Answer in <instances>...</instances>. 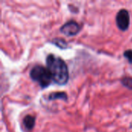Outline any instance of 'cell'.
<instances>
[{"instance_id":"obj_1","label":"cell","mask_w":132,"mask_h":132,"mask_svg":"<svg viewBox=\"0 0 132 132\" xmlns=\"http://www.w3.org/2000/svg\"><path fill=\"white\" fill-rule=\"evenodd\" d=\"M46 66L50 70L53 80L59 84L64 85L69 80V70L66 62L60 57L49 54L46 57Z\"/></svg>"},{"instance_id":"obj_2","label":"cell","mask_w":132,"mask_h":132,"mask_svg":"<svg viewBox=\"0 0 132 132\" xmlns=\"http://www.w3.org/2000/svg\"><path fill=\"white\" fill-rule=\"evenodd\" d=\"M30 78L39 84L42 88L47 87L52 82L53 77L47 67L41 65H36L32 68L29 73Z\"/></svg>"},{"instance_id":"obj_3","label":"cell","mask_w":132,"mask_h":132,"mask_svg":"<svg viewBox=\"0 0 132 132\" xmlns=\"http://www.w3.org/2000/svg\"><path fill=\"white\" fill-rule=\"evenodd\" d=\"M116 24L119 29L126 31L130 26V15L127 9H121L116 15Z\"/></svg>"},{"instance_id":"obj_4","label":"cell","mask_w":132,"mask_h":132,"mask_svg":"<svg viewBox=\"0 0 132 132\" xmlns=\"http://www.w3.org/2000/svg\"><path fill=\"white\" fill-rule=\"evenodd\" d=\"M80 31V26L74 20H70L60 27V32L67 36H75Z\"/></svg>"},{"instance_id":"obj_5","label":"cell","mask_w":132,"mask_h":132,"mask_svg":"<svg viewBox=\"0 0 132 132\" xmlns=\"http://www.w3.org/2000/svg\"><path fill=\"white\" fill-rule=\"evenodd\" d=\"M22 123H23V125L24 127L29 130V131H31L33 129L34 126H35V124H36V118L32 116V115H26L25 116V118H23V121H22Z\"/></svg>"},{"instance_id":"obj_6","label":"cell","mask_w":132,"mask_h":132,"mask_svg":"<svg viewBox=\"0 0 132 132\" xmlns=\"http://www.w3.org/2000/svg\"><path fill=\"white\" fill-rule=\"evenodd\" d=\"M67 94L65 92H53L48 96V100L55 101V100H63L65 101H67Z\"/></svg>"},{"instance_id":"obj_7","label":"cell","mask_w":132,"mask_h":132,"mask_svg":"<svg viewBox=\"0 0 132 132\" xmlns=\"http://www.w3.org/2000/svg\"><path fill=\"white\" fill-rule=\"evenodd\" d=\"M53 43L56 45L58 47L61 48V49H66L67 47V42L63 39H60V38H56L53 40Z\"/></svg>"},{"instance_id":"obj_8","label":"cell","mask_w":132,"mask_h":132,"mask_svg":"<svg viewBox=\"0 0 132 132\" xmlns=\"http://www.w3.org/2000/svg\"><path fill=\"white\" fill-rule=\"evenodd\" d=\"M121 84L125 87L132 90V77H125L121 79Z\"/></svg>"},{"instance_id":"obj_9","label":"cell","mask_w":132,"mask_h":132,"mask_svg":"<svg viewBox=\"0 0 132 132\" xmlns=\"http://www.w3.org/2000/svg\"><path fill=\"white\" fill-rule=\"evenodd\" d=\"M124 56L128 60L130 63H132V50H128L124 52Z\"/></svg>"}]
</instances>
